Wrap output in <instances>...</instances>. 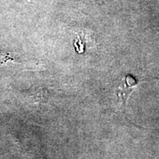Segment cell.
<instances>
[{
    "label": "cell",
    "instance_id": "obj_1",
    "mask_svg": "<svg viewBox=\"0 0 159 159\" xmlns=\"http://www.w3.org/2000/svg\"><path fill=\"white\" fill-rule=\"evenodd\" d=\"M138 85V82L133 77L127 76L123 77L117 87V96L120 102V108L122 112L126 114V107L128 99L132 94L134 89Z\"/></svg>",
    "mask_w": 159,
    "mask_h": 159
}]
</instances>
